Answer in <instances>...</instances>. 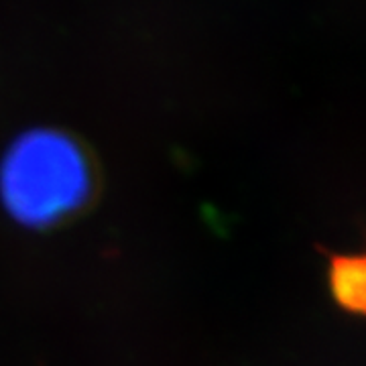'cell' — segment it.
Segmentation results:
<instances>
[{
  "mask_svg": "<svg viewBox=\"0 0 366 366\" xmlns=\"http://www.w3.org/2000/svg\"><path fill=\"white\" fill-rule=\"evenodd\" d=\"M102 177L92 151L59 129H33L0 163V197L19 224L53 230L76 222L98 202Z\"/></svg>",
  "mask_w": 366,
  "mask_h": 366,
  "instance_id": "obj_1",
  "label": "cell"
},
{
  "mask_svg": "<svg viewBox=\"0 0 366 366\" xmlns=\"http://www.w3.org/2000/svg\"><path fill=\"white\" fill-rule=\"evenodd\" d=\"M327 261V289L344 314L362 317L366 310V259L362 252L346 254L317 247Z\"/></svg>",
  "mask_w": 366,
  "mask_h": 366,
  "instance_id": "obj_2",
  "label": "cell"
}]
</instances>
